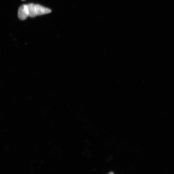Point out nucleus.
Returning a JSON list of instances; mask_svg holds the SVG:
<instances>
[{
	"mask_svg": "<svg viewBox=\"0 0 174 174\" xmlns=\"http://www.w3.org/2000/svg\"><path fill=\"white\" fill-rule=\"evenodd\" d=\"M22 1H25V0H22Z\"/></svg>",
	"mask_w": 174,
	"mask_h": 174,
	"instance_id": "20e7f679",
	"label": "nucleus"
},
{
	"mask_svg": "<svg viewBox=\"0 0 174 174\" xmlns=\"http://www.w3.org/2000/svg\"><path fill=\"white\" fill-rule=\"evenodd\" d=\"M27 5L29 17H34L37 16L35 5L33 3H30Z\"/></svg>",
	"mask_w": 174,
	"mask_h": 174,
	"instance_id": "7ed1b4c3",
	"label": "nucleus"
},
{
	"mask_svg": "<svg viewBox=\"0 0 174 174\" xmlns=\"http://www.w3.org/2000/svg\"><path fill=\"white\" fill-rule=\"evenodd\" d=\"M37 16H41L51 13V10L49 8L45 7L40 5H35Z\"/></svg>",
	"mask_w": 174,
	"mask_h": 174,
	"instance_id": "f03ea898",
	"label": "nucleus"
},
{
	"mask_svg": "<svg viewBox=\"0 0 174 174\" xmlns=\"http://www.w3.org/2000/svg\"><path fill=\"white\" fill-rule=\"evenodd\" d=\"M18 16L21 20H25L29 17L27 5L21 6L18 11Z\"/></svg>",
	"mask_w": 174,
	"mask_h": 174,
	"instance_id": "f257e3e1",
	"label": "nucleus"
}]
</instances>
